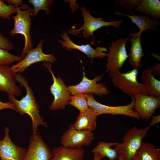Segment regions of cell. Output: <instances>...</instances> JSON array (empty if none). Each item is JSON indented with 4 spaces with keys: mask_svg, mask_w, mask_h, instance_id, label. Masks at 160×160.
<instances>
[{
    "mask_svg": "<svg viewBox=\"0 0 160 160\" xmlns=\"http://www.w3.org/2000/svg\"><path fill=\"white\" fill-rule=\"evenodd\" d=\"M17 7L13 5L7 4L4 1L0 0V18L10 20V16L16 13Z\"/></svg>",
    "mask_w": 160,
    "mask_h": 160,
    "instance_id": "29",
    "label": "cell"
},
{
    "mask_svg": "<svg viewBox=\"0 0 160 160\" xmlns=\"http://www.w3.org/2000/svg\"><path fill=\"white\" fill-rule=\"evenodd\" d=\"M33 11L27 4H23L17 7L16 15L12 16L15 22L13 28L9 31L12 37L15 34H20L23 35L25 39V45L20 56L23 59L27 52L33 48L30 33L31 16H33Z\"/></svg>",
    "mask_w": 160,
    "mask_h": 160,
    "instance_id": "2",
    "label": "cell"
},
{
    "mask_svg": "<svg viewBox=\"0 0 160 160\" xmlns=\"http://www.w3.org/2000/svg\"><path fill=\"white\" fill-rule=\"evenodd\" d=\"M84 20V24L82 27L79 29L75 28L70 29L68 31L69 34L77 35L80 31H83L82 35L85 39H89L92 36L93 40L95 38L93 36V33L103 26H112L117 28L123 23L122 20L111 21H106L101 18H95L93 17L87 10L84 6L81 7Z\"/></svg>",
    "mask_w": 160,
    "mask_h": 160,
    "instance_id": "5",
    "label": "cell"
},
{
    "mask_svg": "<svg viewBox=\"0 0 160 160\" xmlns=\"http://www.w3.org/2000/svg\"><path fill=\"white\" fill-rule=\"evenodd\" d=\"M94 154V158L93 160H101V159L104 157L101 154L97 153H95ZM108 160H110L108 159Z\"/></svg>",
    "mask_w": 160,
    "mask_h": 160,
    "instance_id": "35",
    "label": "cell"
},
{
    "mask_svg": "<svg viewBox=\"0 0 160 160\" xmlns=\"http://www.w3.org/2000/svg\"><path fill=\"white\" fill-rule=\"evenodd\" d=\"M109 73L114 86L124 93L131 97L139 94L147 95L144 85L137 81L138 70L133 69L124 73L118 70Z\"/></svg>",
    "mask_w": 160,
    "mask_h": 160,
    "instance_id": "3",
    "label": "cell"
},
{
    "mask_svg": "<svg viewBox=\"0 0 160 160\" xmlns=\"http://www.w3.org/2000/svg\"><path fill=\"white\" fill-rule=\"evenodd\" d=\"M135 12L160 19V1L159 0H140Z\"/></svg>",
    "mask_w": 160,
    "mask_h": 160,
    "instance_id": "22",
    "label": "cell"
},
{
    "mask_svg": "<svg viewBox=\"0 0 160 160\" xmlns=\"http://www.w3.org/2000/svg\"><path fill=\"white\" fill-rule=\"evenodd\" d=\"M89 108L98 116L103 114L120 115L140 119L138 114L134 110L135 100L134 96L131 97V101L128 104L123 106H110L99 103L95 100L93 95L85 94Z\"/></svg>",
    "mask_w": 160,
    "mask_h": 160,
    "instance_id": "6",
    "label": "cell"
},
{
    "mask_svg": "<svg viewBox=\"0 0 160 160\" xmlns=\"http://www.w3.org/2000/svg\"><path fill=\"white\" fill-rule=\"evenodd\" d=\"M15 74L9 65L0 66V91L14 96L21 95L22 90L16 84Z\"/></svg>",
    "mask_w": 160,
    "mask_h": 160,
    "instance_id": "16",
    "label": "cell"
},
{
    "mask_svg": "<svg viewBox=\"0 0 160 160\" xmlns=\"http://www.w3.org/2000/svg\"><path fill=\"white\" fill-rule=\"evenodd\" d=\"M13 47L12 42L0 32V48L8 51L11 50Z\"/></svg>",
    "mask_w": 160,
    "mask_h": 160,
    "instance_id": "30",
    "label": "cell"
},
{
    "mask_svg": "<svg viewBox=\"0 0 160 160\" xmlns=\"http://www.w3.org/2000/svg\"><path fill=\"white\" fill-rule=\"evenodd\" d=\"M129 38L120 39L112 41L107 53L106 72L120 70L128 57L126 45Z\"/></svg>",
    "mask_w": 160,
    "mask_h": 160,
    "instance_id": "8",
    "label": "cell"
},
{
    "mask_svg": "<svg viewBox=\"0 0 160 160\" xmlns=\"http://www.w3.org/2000/svg\"><path fill=\"white\" fill-rule=\"evenodd\" d=\"M150 127L148 126L140 129L135 126L129 129L123 137L122 142L117 143L114 146L118 154H121L125 160H130L134 158Z\"/></svg>",
    "mask_w": 160,
    "mask_h": 160,
    "instance_id": "4",
    "label": "cell"
},
{
    "mask_svg": "<svg viewBox=\"0 0 160 160\" xmlns=\"http://www.w3.org/2000/svg\"><path fill=\"white\" fill-rule=\"evenodd\" d=\"M142 33L138 32L130 33L128 38L131 37V45L128 57L129 63L133 69L138 70L143 65L141 64V60L144 56L141 43V35Z\"/></svg>",
    "mask_w": 160,
    "mask_h": 160,
    "instance_id": "17",
    "label": "cell"
},
{
    "mask_svg": "<svg viewBox=\"0 0 160 160\" xmlns=\"http://www.w3.org/2000/svg\"><path fill=\"white\" fill-rule=\"evenodd\" d=\"M45 39L40 41L37 46L27 53L25 57L17 64L11 67L14 73H22L32 64L40 62H47L51 63L57 61L56 57L52 53L46 54L42 50V45Z\"/></svg>",
    "mask_w": 160,
    "mask_h": 160,
    "instance_id": "10",
    "label": "cell"
},
{
    "mask_svg": "<svg viewBox=\"0 0 160 160\" xmlns=\"http://www.w3.org/2000/svg\"><path fill=\"white\" fill-rule=\"evenodd\" d=\"M135 157L137 160H160V149L152 143L143 142Z\"/></svg>",
    "mask_w": 160,
    "mask_h": 160,
    "instance_id": "23",
    "label": "cell"
},
{
    "mask_svg": "<svg viewBox=\"0 0 160 160\" xmlns=\"http://www.w3.org/2000/svg\"><path fill=\"white\" fill-rule=\"evenodd\" d=\"M151 71L152 72H154V74H157L158 76L160 75V64L157 63L153 66L151 67H149L147 68Z\"/></svg>",
    "mask_w": 160,
    "mask_h": 160,
    "instance_id": "32",
    "label": "cell"
},
{
    "mask_svg": "<svg viewBox=\"0 0 160 160\" xmlns=\"http://www.w3.org/2000/svg\"><path fill=\"white\" fill-rule=\"evenodd\" d=\"M152 119L151 120L149 126L150 127H152L156 124L159 123L160 121V115L156 116H152Z\"/></svg>",
    "mask_w": 160,
    "mask_h": 160,
    "instance_id": "34",
    "label": "cell"
},
{
    "mask_svg": "<svg viewBox=\"0 0 160 160\" xmlns=\"http://www.w3.org/2000/svg\"><path fill=\"white\" fill-rule=\"evenodd\" d=\"M5 109H9L15 110L14 105L9 102H3L0 101V111Z\"/></svg>",
    "mask_w": 160,
    "mask_h": 160,
    "instance_id": "31",
    "label": "cell"
},
{
    "mask_svg": "<svg viewBox=\"0 0 160 160\" xmlns=\"http://www.w3.org/2000/svg\"><path fill=\"white\" fill-rule=\"evenodd\" d=\"M134 110L140 119L147 120L160 106V97L143 94L135 95Z\"/></svg>",
    "mask_w": 160,
    "mask_h": 160,
    "instance_id": "13",
    "label": "cell"
},
{
    "mask_svg": "<svg viewBox=\"0 0 160 160\" xmlns=\"http://www.w3.org/2000/svg\"><path fill=\"white\" fill-rule=\"evenodd\" d=\"M98 116L89 108L86 111L79 112L75 122L70 125L78 130L92 131L97 127L96 119Z\"/></svg>",
    "mask_w": 160,
    "mask_h": 160,
    "instance_id": "19",
    "label": "cell"
},
{
    "mask_svg": "<svg viewBox=\"0 0 160 160\" xmlns=\"http://www.w3.org/2000/svg\"><path fill=\"white\" fill-rule=\"evenodd\" d=\"M51 151L37 132L32 133L24 160H50Z\"/></svg>",
    "mask_w": 160,
    "mask_h": 160,
    "instance_id": "12",
    "label": "cell"
},
{
    "mask_svg": "<svg viewBox=\"0 0 160 160\" xmlns=\"http://www.w3.org/2000/svg\"><path fill=\"white\" fill-rule=\"evenodd\" d=\"M115 15H123L130 18L132 21L139 28L138 32L142 33L143 31L147 30H152L156 31L155 27H158L159 25V21L151 19L147 15H144L141 13L135 14L132 13H128L127 14L119 12H116Z\"/></svg>",
    "mask_w": 160,
    "mask_h": 160,
    "instance_id": "20",
    "label": "cell"
},
{
    "mask_svg": "<svg viewBox=\"0 0 160 160\" xmlns=\"http://www.w3.org/2000/svg\"><path fill=\"white\" fill-rule=\"evenodd\" d=\"M152 73L147 68L142 73L141 81L148 95L160 97V81L156 79Z\"/></svg>",
    "mask_w": 160,
    "mask_h": 160,
    "instance_id": "21",
    "label": "cell"
},
{
    "mask_svg": "<svg viewBox=\"0 0 160 160\" xmlns=\"http://www.w3.org/2000/svg\"><path fill=\"white\" fill-rule=\"evenodd\" d=\"M130 160H137V159L134 157V158L130 159Z\"/></svg>",
    "mask_w": 160,
    "mask_h": 160,
    "instance_id": "37",
    "label": "cell"
},
{
    "mask_svg": "<svg viewBox=\"0 0 160 160\" xmlns=\"http://www.w3.org/2000/svg\"><path fill=\"white\" fill-rule=\"evenodd\" d=\"M95 139L92 131L78 130L70 125L61 136L60 143L65 147L81 148L89 146Z\"/></svg>",
    "mask_w": 160,
    "mask_h": 160,
    "instance_id": "11",
    "label": "cell"
},
{
    "mask_svg": "<svg viewBox=\"0 0 160 160\" xmlns=\"http://www.w3.org/2000/svg\"><path fill=\"white\" fill-rule=\"evenodd\" d=\"M15 76L17 82L25 88L26 93L20 100L17 99L14 96L8 94L9 102L14 105L16 112L22 115L26 114L30 117L32 121V133L37 132L39 125L47 127V123L44 121L40 114L39 106L27 80L19 73H15Z\"/></svg>",
    "mask_w": 160,
    "mask_h": 160,
    "instance_id": "1",
    "label": "cell"
},
{
    "mask_svg": "<svg viewBox=\"0 0 160 160\" xmlns=\"http://www.w3.org/2000/svg\"><path fill=\"white\" fill-rule=\"evenodd\" d=\"M62 33L60 34L62 40H58V42L67 50H78L86 55L89 60L91 59L92 61L95 58H104L106 57L108 50L105 47L98 46L95 49L89 44L78 45L72 41L66 32L63 31Z\"/></svg>",
    "mask_w": 160,
    "mask_h": 160,
    "instance_id": "14",
    "label": "cell"
},
{
    "mask_svg": "<svg viewBox=\"0 0 160 160\" xmlns=\"http://www.w3.org/2000/svg\"><path fill=\"white\" fill-rule=\"evenodd\" d=\"M83 77L81 81L78 84L74 85H70L68 89L71 95L76 93H90L97 96L102 97L110 94V90L104 83H97L101 80L104 73L98 75L93 79H89L85 76L84 71L83 73Z\"/></svg>",
    "mask_w": 160,
    "mask_h": 160,
    "instance_id": "9",
    "label": "cell"
},
{
    "mask_svg": "<svg viewBox=\"0 0 160 160\" xmlns=\"http://www.w3.org/2000/svg\"><path fill=\"white\" fill-rule=\"evenodd\" d=\"M68 104L78 109L80 112L89 108L85 94L77 93L71 96Z\"/></svg>",
    "mask_w": 160,
    "mask_h": 160,
    "instance_id": "25",
    "label": "cell"
},
{
    "mask_svg": "<svg viewBox=\"0 0 160 160\" xmlns=\"http://www.w3.org/2000/svg\"><path fill=\"white\" fill-rule=\"evenodd\" d=\"M42 65L45 66L52 76L53 83L50 87V90L54 97V100L49 108L50 110L55 111L59 109H64L68 104L71 97L68 87L66 86L62 78H56L52 70L51 64L44 62Z\"/></svg>",
    "mask_w": 160,
    "mask_h": 160,
    "instance_id": "7",
    "label": "cell"
},
{
    "mask_svg": "<svg viewBox=\"0 0 160 160\" xmlns=\"http://www.w3.org/2000/svg\"><path fill=\"white\" fill-rule=\"evenodd\" d=\"M9 129L5 128V135L0 139V158L1 160H24L26 150L14 144L10 138Z\"/></svg>",
    "mask_w": 160,
    "mask_h": 160,
    "instance_id": "15",
    "label": "cell"
},
{
    "mask_svg": "<svg viewBox=\"0 0 160 160\" xmlns=\"http://www.w3.org/2000/svg\"><path fill=\"white\" fill-rule=\"evenodd\" d=\"M118 159V160H125L124 157L121 154L119 155Z\"/></svg>",
    "mask_w": 160,
    "mask_h": 160,
    "instance_id": "36",
    "label": "cell"
},
{
    "mask_svg": "<svg viewBox=\"0 0 160 160\" xmlns=\"http://www.w3.org/2000/svg\"><path fill=\"white\" fill-rule=\"evenodd\" d=\"M6 1L8 5L14 6L16 7L21 6L23 4L22 0H6Z\"/></svg>",
    "mask_w": 160,
    "mask_h": 160,
    "instance_id": "33",
    "label": "cell"
},
{
    "mask_svg": "<svg viewBox=\"0 0 160 160\" xmlns=\"http://www.w3.org/2000/svg\"><path fill=\"white\" fill-rule=\"evenodd\" d=\"M117 143L100 141L97 145L91 151L93 153H99L104 157H108L110 160H115L118 158L119 154L115 148L111 147L114 146Z\"/></svg>",
    "mask_w": 160,
    "mask_h": 160,
    "instance_id": "24",
    "label": "cell"
},
{
    "mask_svg": "<svg viewBox=\"0 0 160 160\" xmlns=\"http://www.w3.org/2000/svg\"><path fill=\"white\" fill-rule=\"evenodd\" d=\"M85 150L82 148H72L62 145L54 148L50 160H82Z\"/></svg>",
    "mask_w": 160,
    "mask_h": 160,
    "instance_id": "18",
    "label": "cell"
},
{
    "mask_svg": "<svg viewBox=\"0 0 160 160\" xmlns=\"http://www.w3.org/2000/svg\"><path fill=\"white\" fill-rule=\"evenodd\" d=\"M29 3L33 5V17L36 16L38 12L41 10L45 11L46 14H49L51 12L50 7L53 2L52 0H29Z\"/></svg>",
    "mask_w": 160,
    "mask_h": 160,
    "instance_id": "26",
    "label": "cell"
},
{
    "mask_svg": "<svg viewBox=\"0 0 160 160\" xmlns=\"http://www.w3.org/2000/svg\"><path fill=\"white\" fill-rule=\"evenodd\" d=\"M22 60L20 56L14 55L0 48V66L9 65L15 61L19 62Z\"/></svg>",
    "mask_w": 160,
    "mask_h": 160,
    "instance_id": "27",
    "label": "cell"
},
{
    "mask_svg": "<svg viewBox=\"0 0 160 160\" xmlns=\"http://www.w3.org/2000/svg\"><path fill=\"white\" fill-rule=\"evenodd\" d=\"M140 0H114L115 5L121 9H127L129 13L135 11Z\"/></svg>",
    "mask_w": 160,
    "mask_h": 160,
    "instance_id": "28",
    "label": "cell"
}]
</instances>
